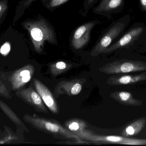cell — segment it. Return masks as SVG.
<instances>
[{"label": "cell", "instance_id": "cell-1", "mask_svg": "<svg viewBox=\"0 0 146 146\" xmlns=\"http://www.w3.org/2000/svg\"><path fill=\"white\" fill-rule=\"evenodd\" d=\"M22 25L27 30L35 51L38 54L43 52L45 42L58 45L56 34L53 26L44 17L26 21Z\"/></svg>", "mask_w": 146, "mask_h": 146}, {"label": "cell", "instance_id": "cell-2", "mask_svg": "<svg viewBox=\"0 0 146 146\" xmlns=\"http://www.w3.org/2000/svg\"><path fill=\"white\" fill-rule=\"evenodd\" d=\"M23 120L34 128L53 135L55 138L67 140L76 144H88L63 127L59 122L54 119L38 116L37 115L26 114Z\"/></svg>", "mask_w": 146, "mask_h": 146}, {"label": "cell", "instance_id": "cell-3", "mask_svg": "<svg viewBox=\"0 0 146 146\" xmlns=\"http://www.w3.org/2000/svg\"><path fill=\"white\" fill-rule=\"evenodd\" d=\"M130 20V15L127 14L113 22L102 34L91 51V55L96 57L100 54H104L114 40L125 32Z\"/></svg>", "mask_w": 146, "mask_h": 146}, {"label": "cell", "instance_id": "cell-4", "mask_svg": "<svg viewBox=\"0 0 146 146\" xmlns=\"http://www.w3.org/2000/svg\"><path fill=\"white\" fill-rule=\"evenodd\" d=\"M146 37L145 25L141 22L134 23L117 42L109 46L104 54H109L121 49H133L142 43Z\"/></svg>", "mask_w": 146, "mask_h": 146}, {"label": "cell", "instance_id": "cell-5", "mask_svg": "<svg viewBox=\"0 0 146 146\" xmlns=\"http://www.w3.org/2000/svg\"><path fill=\"white\" fill-rule=\"evenodd\" d=\"M106 74H121L146 71V62L139 60L123 59L106 63L99 69Z\"/></svg>", "mask_w": 146, "mask_h": 146}, {"label": "cell", "instance_id": "cell-6", "mask_svg": "<svg viewBox=\"0 0 146 146\" xmlns=\"http://www.w3.org/2000/svg\"><path fill=\"white\" fill-rule=\"evenodd\" d=\"M35 69L32 64H28L13 71L1 72V78L9 84L11 90L15 91L23 88L31 79Z\"/></svg>", "mask_w": 146, "mask_h": 146}, {"label": "cell", "instance_id": "cell-7", "mask_svg": "<svg viewBox=\"0 0 146 146\" xmlns=\"http://www.w3.org/2000/svg\"><path fill=\"white\" fill-rule=\"evenodd\" d=\"M15 95L25 103L33 107L36 111L48 113V109L37 92L30 85L27 88L16 91Z\"/></svg>", "mask_w": 146, "mask_h": 146}, {"label": "cell", "instance_id": "cell-8", "mask_svg": "<svg viewBox=\"0 0 146 146\" xmlns=\"http://www.w3.org/2000/svg\"><path fill=\"white\" fill-rule=\"evenodd\" d=\"M99 22L98 20L88 21L76 29L71 39V45L73 48L78 50L86 46L90 40L92 30Z\"/></svg>", "mask_w": 146, "mask_h": 146}, {"label": "cell", "instance_id": "cell-9", "mask_svg": "<svg viewBox=\"0 0 146 146\" xmlns=\"http://www.w3.org/2000/svg\"><path fill=\"white\" fill-rule=\"evenodd\" d=\"M86 79H74L70 80H63L57 83L54 90V94L58 98L61 95L76 96L81 92Z\"/></svg>", "mask_w": 146, "mask_h": 146}, {"label": "cell", "instance_id": "cell-10", "mask_svg": "<svg viewBox=\"0 0 146 146\" xmlns=\"http://www.w3.org/2000/svg\"><path fill=\"white\" fill-rule=\"evenodd\" d=\"M124 4L125 0H101L98 5L93 9V13L111 19L112 14L122 10Z\"/></svg>", "mask_w": 146, "mask_h": 146}, {"label": "cell", "instance_id": "cell-11", "mask_svg": "<svg viewBox=\"0 0 146 146\" xmlns=\"http://www.w3.org/2000/svg\"><path fill=\"white\" fill-rule=\"evenodd\" d=\"M33 84L35 90L41 97L46 107L53 114H59L58 104L54 96L50 90L37 79H33Z\"/></svg>", "mask_w": 146, "mask_h": 146}, {"label": "cell", "instance_id": "cell-12", "mask_svg": "<svg viewBox=\"0 0 146 146\" xmlns=\"http://www.w3.org/2000/svg\"><path fill=\"white\" fill-rule=\"evenodd\" d=\"M146 80V71L139 74H116L111 76L107 83L111 85H126Z\"/></svg>", "mask_w": 146, "mask_h": 146}, {"label": "cell", "instance_id": "cell-13", "mask_svg": "<svg viewBox=\"0 0 146 146\" xmlns=\"http://www.w3.org/2000/svg\"><path fill=\"white\" fill-rule=\"evenodd\" d=\"M110 96L116 102L126 106H140L143 103L142 100L135 98L131 93L125 91H115Z\"/></svg>", "mask_w": 146, "mask_h": 146}, {"label": "cell", "instance_id": "cell-14", "mask_svg": "<svg viewBox=\"0 0 146 146\" xmlns=\"http://www.w3.org/2000/svg\"><path fill=\"white\" fill-rule=\"evenodd\" d=\"M146 124V117L136 119L125 127L121 133V136L129 138L136 136L144 129Z\"/></svg>", "mask_w": 146, "mask_h": 146}, {"label": "cell", "instance_id": "cell-15", "mask_svg": "<svg viewBox=\"0 0 146 146\" xmlns=\"http://www.w3.org/2000/svg\"><path fill=\"white\" fill-rule=\"evenodd\" d=\"M0 109L4 114L15 124L19 128L26 133H29L28 128L21 119L10 109V107L2 100L0 99Z\"/></svg>", "mask_w": 146, "mask_h": 146}, {"label": "cell", "instance_id": "cell-16", "mask_svg": "<svg viewBox=\"0 0 146 146\" xmlns=\"http://www.w3.org/2000/svg\"><path fill=\"white\" fill-rule=\"evenodd\" d=\"M65 126L68 130L76 135L87 127V124L86 122L77 118L68 120L65 122Z\"/></svg>", "mask_w": 146, "mask_h": 146}, {"label": "cell", "instance_id": "cell-17", "mask_svg": "<svg viewBox=\"0 0 146 146\" xmlns=\"http://www.w3.org/2000/svg\"><path fill=\"white\" fill-rule=\"evenodd\" d=\"M72 67V63L64 61H59L50 64L49 69L52 75L56 76L66 73Z\"/></svg>", "mask_w": 146, "mask_h": 146}, {"label": "cell", "instance_id": "cell-18", "mask_svg": "<svg viewBox=\"0 0 146 146\" xmlns=\"http://www.w3.org/2000/svg\"><path fill=\"white\" fill-rule=\"evenodd\" d=\"M68 1L69 0H45L42 1V4L48 10L53 12L56 9Z\"/></svg>", "mask_w": 146, "mask_h": 146}, {"label": "cell", "instance_id": "cell-19", "mask_svg": "<svg viewBox=\"0 0 146 146\" xmlns=\"http://www.w3.org/2000/svg\"><path fill=\"white\" fill-rule=\"evenodd\" d=\"M98 1V0H85L80 11V14L84 17H86L89 10L94 7Z\"/></svg>", "mask_w": 146, "mask_h": 146}, {"label": "cell", "instance_id": "cell-20", "mask_svg": "<svg viewBox=\"0 0 146 146\" xmlns=\"http://www.w3.org/2000/svg\"><path fill=\"white\" fill-rule=\"evenodd\" d=\"M0 97H4L7 99H11L12 96L11 93L8 90L7 87L5 85L0 79Z\"/></svg>", "mask_w": 146, "mask_h": 146}, {"label": "cell", "instance_id": "cell-21", "mask_svg": "<svg viewBox=\"0 0 146 146\" xmlns=\"http://www.w3.org/2000/svg\"><path fill=\"white\" fill-rule=\"evenodd\" d=\"M11 49L10 44L8 42H6L3 44L0 49V53L4 56H7L9 53Z\"/></svg>", "mask_w": 146, "mask_h": 146}, {"label": "cell", "instance_id": "cell-22", "mask_svg": "<svg viewBox=\"0 0 146 146\" xmlns=\"http://www.w3.org/2000/svg\"><path fill=\"white\" fill-rule=\"evenodd\" d=\"M8 8L7 0H2L0 1V19L3 15Z\"/></svg>", "mask_w": 146, "mask_h": 146}, {"label": "cell", "instance_id": "cell-23", "mask_svg": "<svg viewBox=\"0 0 146 146\" xmlns=\"http://www.w3.org/2000/svg\"><path fill=\"white\" fill-rule=\"evenodd\" d=\"M141 9L146 13V0H139Z\"/></svg>", "mask_w": 146, "mask_h": 146}, {"label": "cell", "instance_id": "cell-24", "mask_svg": "<svg viewBox=\"0 0 146 146\" xmlns=\"http://www.w3.org/2000/svg\"><path fill=\"white\" fill-rule=\"evenodd\" d=\"M36 1H44L45 0H25V3H24V6L25 7H28L29 5H31L32 2Z\"/></svg>", "mask_w": 146, "mask_h": 146}, {"label": "cell", "instance_id": "cell-25", "mask_svg": "<svg viewBox=\"0 0 146 146\" xmlns=\"http://www.w3.org/2000/svg\"><path fill=\"white\" fill-rule=\"evenodd\" d=\"M142 43H143L145 45V48L146 49V37L145 38V39H144V41L142 42Z\"/></svg>", "mask_w": 146, "mask_h": 146}]
</instances>
